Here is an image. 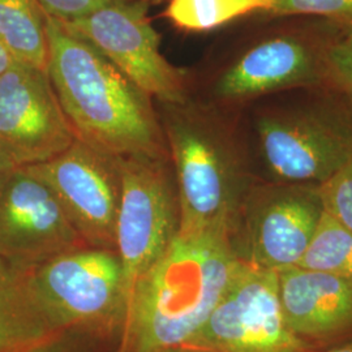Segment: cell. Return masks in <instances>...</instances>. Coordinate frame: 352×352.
<instances>
[{
    "label": "cell",
    "instance_id": "cell-1",
    "mask_svg": "<svg viewBox=\"0 0 352 352\" xmlns=\"http://www.w3.org/2000/svg\"><path fill=\"white\" fill-rule=\"evenodd\" d=\"M46 32L47 75L77 140L113 158L170 161L151 97L47 14Z\"/></svg>",
    "mask_w": 352,
    "mask_h": 352
},
{
    "label": "cell",
    "instance_id": "cell-2",
    "mask_svg": "<svg viewBox=\"0 0 352 352\" xmlns=\"http://www.w3.org/2000/svg\"><path fill=\"white\" fill-rule=\"evenodd\" d=\"M240 265L225 234L177 232L133 289L113 352L182 349L213 314Z\"/></svg>",
    "mask_w": 352,
    "mask_h": 352
},
{
    "label": "cell",
    "instance_id": "cell-3",
    "mask_svg": "<svg viewBox=\"0 0 352 352\" xmlns=\"http://www.w3.org/2000/svg\"><path fill=\"white\" fill-rule=\"evenodd\" d=\"M161 104L160 120L179 201V232L231 238L243 202L258 180L238 128L213 103L188 98Z\"/></svg>",
    "mask_w": 352,
    "mask_h": 352
},
{
    "label": "cell",
    "instance_id": "cell-4",
    "mask_svg": "<svg viewBox=\"0 0 352 352\" xmlns=\"http://www.w3.org/2000/svg\"><path fill=\"white\" fill-rule=\"evenodd\" d=\"M254 102L252 128L267 180L321 186L352 164V98L340 89H289Z\"/></svg>",
    "mask_w": 352,
    "mask_h": 352
},
{
    "label": "cell",
    "instance_id": "cell-5",
    "mask_svg": "<svg viewBox=\"0 0 352 352\" xmlns=\"http://www.w3.org/2000/svg\"><path fill=\"white\" fill-rule=\"evenodd\" d=\"M263 16V14H258ZM261 33L217 74L212 94L241 104L289 89L329 84V54L346 28L316 16H263Z\"/></svg>",
    "mask_w": 352,
    "mask_h": 352
},
{
    "label": "cell",
    "instance_id": "cell-6",
    "mask_svg": "<svg viewBox=\"0 0 352 352\" xmlns=\"http://www.w3.org/2000/svg\"><path fill=\"white\" fill-rule=\"evenodd\" d=\"M26 274L59 331L75 330L115 344L126 315L123 270L116 251L87 245L29 269Z\"/></svg>",
    "mask_w": 352,
    "mask_h": 352
},
{
    "label": "cell",
    "instance_id": "cell-7",
    "mask_svg": "<svg viewBox=\"0 0 352 352\" xmlns=\"http://www.w3.org/2000/svg\"><path fill=\"white\" fill-rule=\"evenodd\" d=\"M325 214L320 186L258 179L231 243L240 261L274 272L299 266Z\"/></svg>",
    "mask_w": 352,
    "mask_h": 352
},
{
    "label": "cell",
    "instance_id": "cell-8",
    "mask_svg": "<svg viewBox=\"0 0 352 352\" xmlns=\"http://www.w3.org/2000/svg\"><path fill=\"white\" fill-rule=\"evenodd\" d=\"M120 204L115 227L126 294V309L140 279L164 254L179 232L180 214L170 161L116 158Z\"/></svg>",
    "mask_w": 352,
    "mask_h": 352
},
{
    "label": "cell",
    "instance_id": "cell-9",
    "mask_svg": "<svg viewBox=\"0 0 352 352\" xmlns=\"http://www.w3.org/2000/svg\"><path fill=\"white\" fill-rule=\"evenodd\" d=\"M182 349L197 352H315L286 322L277 273L243 261L213 314Z\"/></svg>",
    "mask_w": 352,
    "mask_h": 352
},
{
    "label": "cell",
    "instance_id": "cell-10",
    "mask_svg": "<svg viewBox=\"0 0 352 352\" xmlns=\"http://www.w3.org/2000/svg\"><path fill=\"white\" fill-rule=\"evenodd\" d=\"M97 50L151 98L175 104L189 98L187 74L160 50V34L140 0H113L72 23H62Z\"/></svg>",
    "mask_w": 352,
    "mask_h": 352
},
{
    "label": "cell",
    "instance_id": "cell-11",
    "mask_svg": "<svg viewBox=\"0 0 352 352\" xmlns=\"http://www.w3.org/2000/svg\"><path fill=\"white\" fill-rule=\"evenodd\" d=\"M24 168L51 189L88 247L115 251L120 204L116 158L76 140L58 157Z\"/></svg>",
    "mask_w": 352,
    "mask_h": 352
},
{
    "label": "cell",
    "instance_id": "cell-12",
    "mask_svg": "<svg viewBox=\"0 0 352 352\" xmlns=\"http://www.w3.org/2000/svg\"><path fill=\"white\" fill-rule=\"evenodd\" d=\"M76 140L47 72L16 63L0 75V145L19 167L47 162Z\"/></svg>",
    "mask_w": 352,
    "mask_h": 352
},
{
    "label": "cell",
    "instance_id": "cell-13",
    "mask_svg": "<svg viewBox=\"0 0 352 352\" xmlns=\"http://www.w3.org/2000/svg\"><path fill=\"white\" fill-rule=\"evenodd\" d=\"M82 247L51 189L19 167L0 189V257L29 270Z\"/></svg>",
    "mask_w": 352,
    "mask_h": 352
},
{
    "label": "cell",
    "instance_id": "cell-14",
    "mask_svg": "<svg viewBox=\"0 0 352 352\" xmlns=\"http://www.w3.org/2000/svg\"><path fill=\"white\" fill-rule=\"evenodd\" d=\"M277 279L286 322L302 343L321 352L352 342V279L302 266Z\"/></svg>",
    "mask_w": 352,
    "mask_h": 352
},
{
    "label": "cell",
    "instance_id": "cell-15",
    "mask_svg": "<svg viewBox=\"0 0 352 352\" xmlns=\"http://www.w3.org/2000/svg\"><path fill=\"white\" fill-rule=\"evenodd\" d=\"M29 286L26 270L0 257V352H28L58 336Z\"/></svg>",
    "mask_w": 352,
    "mask_h": 352
},
{
    "label": "cell",
    "instance_id": "cell-16",
    "mask_svg": "<svg viewBox=\"0 0 352 352\" xmlns=\"http://www.w3.org/2000/svg\"><path fill=\"white\" fill-rule=\"evenodd\" d=\"M0 41L17 63L47 72L46 13L38 0H0Z\"/></svg>",
    "mask_w": 352,
    "mask_h": 352
},
{
    "label": "cell",
    "instance_id": "cell-17",
    "mask_svg": "<svg viewBox=\"0 0 352 352\" xmlns=\"http://www.w3.org/2000/svg\"><path fill=\"white\" fill-rule=\"evenodd\" d=\"M277 0H170L164 16L179 29L210 32L252 14H269Z\"/></svg>",
    "mask_w": 352,
    "mask_h": 352
},
{
    "label": "cell",
    "instance_id": "cell-18",
    "mask_svg": "<svg viewBox=\"0 0 352 352\" xmlns=\"http://www.w3.org/2000/svg\"><path fill=\"white\" fill-rule=\"evenodd\" d=\"M299 266L352 279V232L325 212Z\"/></svg>",
    "mask_w": 352,
    "mask_h": 352
},
{
    "label": "cell",
    "instance_id": "cell-19",
    "mask_svg": "<svg viewBox=\"0 0 352 352\" xmlns=\"http://www.w3.org/2000/svg\"><path fill=\"white\" fill-rule=\"evenodd\" d=\"M263 16L324 17L352 32V0H277L274 11Z\"/></svg>",
    "mask_w": 352,
    "mask_h": 352
},
{
    "label": "cell",
    "instance_id": "cell-20",
    "mask_svg": "<svg viewBox=\"0 0 352 352\" xmlns=\"http://www.w3.org/2000/svg\"><path fill=\"white\" fill-rule=\"evenodd\" d=\"M320 192L325 212L352 232V164L321 184Z\"/></svg>",
    "mask_w": 352,
    "mask_h": 352
},
{
    "label": "cell",
    "instance_id": "cell-21",
    "mask_svg": "<svg viewBox=\"0 0 352 352\" xmlns=\"http://www.w3.org/2000/svg\"><path fill=\"white\" fill-rule=\"evenodd\" d=\"M329 85L352 98V32L343 34L329 54Z\"/></svg>",
    "mask_w": 352,
    "mask_h": 352
},
{
    "label": "cell",
    "instance_id": "cell-22",
    "mask_svg": "<svg viewBox=\"0 0 352 352\" xmlns=\"http://www.w3.org/2000/svg\"><path fill=\"white\" fill-rule=\"evenodd\" d=\"M103 343L106 342L85 333L67 330L28 352H103Z\"/></svg>",
    "mask_w": 352,
    "mask_h": 352
},
{
    "label": "cell",
    "instance_id": "cell-23",
    "mask_svg": "<svg viewBox=\"0 0 352 352\" xmlns=\"http://www.w3.org/2000/svg\"><path fill=\"white\" fill-rule=\"evenodd\" d=\"M47 16L60 21L72 23L89 13L102 8L113 0H38Z\"/></svg>",
    "mask_w": 352,
    "mask_h": 352
},
{
    "label": "cell",
    "instance_id": "cell-24",
    "mask_svg": "<svg viewBox=\"0 0 352 352\" xmlns=\"http://www.w3.org/2000/svg\"><path fill=\"white\" fill-rule=\"evenodd\" d=\"M19 166L13 161L12 157L0 145V189L8 182Z\"/></svg>",
    "mask_w": 352,
    "mask_h": 352
},
{
    "label": "cell",
    "instance_id": "cell-25",
    "mask_svg": "<svg viewBox=\"0 0 352 352\" xmlns=\"http://www.w3.org/2000/svg\"><path fill=\"white\" fill-rule=\"evenodd\" d=\"M17 62L14 60L11 52L6 47V45L0 41V75H3L4 72H7L13 64Z\"/></svg>",
    "mask_w": 352,
    "mask_h": 352
},
{
    "label": "cell",
    "instance_id": "cell-26",
    "mask_svg": "<svg viewBox=\"0 0 352 352\" xmlns=\"http://www.w3.org/2000/svg\"><path fill=\"white\" fill-rule=\"evenodd\" d=\"M321 352H352V342H349L346 344H342V346H338V347L329 349V350Z\"/></svg>",
    "mask_w": 352,
    "mask_h": 352
},
{
    "label": "cell",
    "instance_id": "cell-27",
    "mask_svg": "<svg viewBox=\"0 0 352 352\" xmlns=\"http://www.w3.org/2000/svg\"><path fill=\"white\" fill-rule=\"evenodd\" d=\"M171 352H197L193 351V350H187V349H177V350H174V351Z\"/></svg>",
    "mask_w": 352,
    "mask_h": 352
},
{
    "label": "cell",
    "instance_id": "cell-28",
    "mask_svg": "<svg viewBox=\"0 0 352 352\" xmlns=\"http://www.w3.org/2000/svg\"><path fill=\"white\" fill-rule=\"evenodd\" d=\"M126 1H132V0H126Z\"/></svg>",
    "mask_w": 352,
    "mask_h": 352
}]
</instances>
